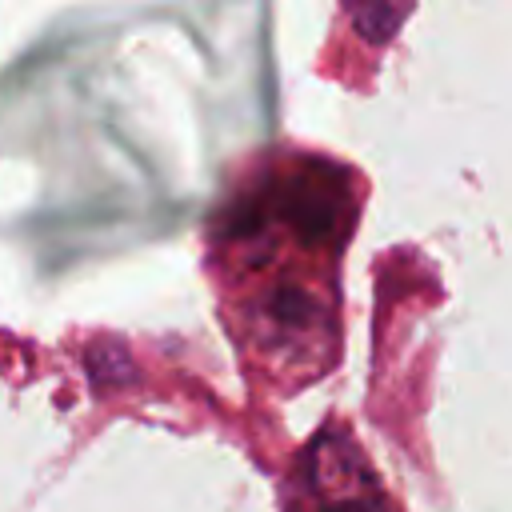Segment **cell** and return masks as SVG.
I'll list each match as a JSON object with an SVG mask.
<instances>
[{"mask_svg": "<svg viewBox=\"0 0 512 512\" xmlns=\"http://www.w3.org/2000/svg\"><path fill=\"white\" fill-rule=\"evenodd\" d=\"M312 484L320 492V512H388L372 492V480L344 436H324L312 448Z\"/></svg>", "mask_w": 512, "mask_h": 512, "instance_id": "6da1fadb", "label": "cell"}, {"mask_svg": "<svg viewBox=\"0 0 512 512\" xmlns=\"http://www.w3.org/2000/svg\"><path fill=\"white\" fill-rule=\"evenodd\" d=\"M408 4H412V0H348V8H352V16H356L360 32L372 36V40H388L392 28L404 20Z\"/></svg>", "mask_w": 512, "mask_h": 512, "instance_id": "7a4b0ae2", "label": "cell"}]
</instances>
